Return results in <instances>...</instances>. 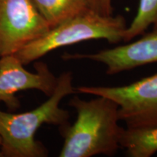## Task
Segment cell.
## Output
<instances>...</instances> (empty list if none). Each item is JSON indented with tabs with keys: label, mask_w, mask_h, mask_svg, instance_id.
<instances>
[{
	"label": "cell",
	"mask_w": 157,
	"mask_h": 157,
	"mask_svg": "<svg viewBox=\"0 0 157 157\" xmlns=\"http://www.w3.org/2000/svg\"><path fill=\"white\" fill-rule=\"evenodd\" d=\"M69 105L76 119L61 130L64 142L59 156L91 157L113 156L120 148L124 129L119 126V108L110 98L97 96L90 101L74 96Z\"/></svg>",
	"instance_id": "6da1fadb"
},
{
	"label": "cell",
	"mask_w": 157,
	"mask_h": 157,
	"mask_svg": "<svg viewBox=\"0 0 157 157\" xmlns=\"http://www.w3.org/2000/svg\"><path fill=\"white\" fill-rule=\"evenodd\" d=\"M75 93L73 74L63 72L57 79L52 95L42 105L21 113L0 110L1 150L7 157H44L48 152L42 143L35 139V134L44 124L56 125L60 131L68 125L69 112L60 106L65 97Z\"/></svg>",
	"instance_id": "7a4b0ae2"
},
{
	"label": "cell",
	"mask_w": 157,
	"mask_h": 157,
	"mask_svg": "<svg viewBox=\"0 0 157 157\" xmlns=\"http://www.w3.org/2000/svg\"><path fill=\"white\" fill-rule=\"evenodd\" d=\"M126 28V20L121 15L107 16L88 10L51 28L15 56L23 65H27L51 51L83 41L105 39L117 44L122 41Z\"/></svg>",
	"instance_id": "3957f363"
},
{
	"label": "cell",
	"mask_w": 157,
	"mask_h": 157,
	"mask_svg": "<svg viewBox=\"0 0 157 157\" xmlns=\"http://www.w3.org/2000/svg\"><path fill=\"white\" fill-rule=\"evenodd\" d=\"M78 93L110 98L117 104L119 121L129 129L157 127V73L119 87L81 86Z\"/></svg>",
	"instance_id": "277c9868"
},
{
	"label": "cell",
	"mask_w": 157,
	"mask_h": 157,
	"mask_svg": "<svg viewBox=\"0 0 157 157\" xmlns=\"http://www.w3.org/2000/svg\"><path fill=\"white\" fill-rule=\"evenodd\" d=\"M50 29L32 0H0V58L17 53Z\"/></svg>",
	"instance_id": "5b68a950"
},
{
	"label": "cell",
	"mask_w": 157,
	"mask_h": 157,
	"mask_svg": "<svg viewBox=\"0 0 157 157\" xmlns=\"http://www.w3.org/2000/svg\"><path fill=\"white\" fill-rule=\"evenodd\" d=\"M36 73L29 71L15 55L0 58V101L9 110L15 111L20 101L15 94L29 90H36L50 96L56 87L57 79L42 62L35 63Z\"/></svg>",
	"instance_id": "8992f818"
},
{
	"label": "cell",
	"mask_w": 157,
	"mask_h": 157,
	"mask_svg": "<svg viewBox=\"0 0 157 157\" xmlns=\"http://www.w3.org/2000/svg\"><path fill=\"white\" fill-rule=\"evenodd\" d=\"M65 60L87 59L101 63L109 75L119 74L139 66L157 63V29L129 44L101 50L95 53H64Z\"/></svg>",
	"instance_id": "52a82bcc"
},
{
	"label": "cell",
	"mask_w": 157,
	"mask_h": 157,
	"mask_svg": "<svg viewBox=\"0 0 157 157\" xmlns=\"http://www.w3.org/2000/svg\"><path fill=\"white\" fill-rule=\"evenodd\" d=\"M50 25L56 26L90 9V0H32Z\"/></svg>",
	"instance_id": "ba28073f"
},
{
	"label": "cell",
	"mask_w": 157,
	"mask_h": 157,
	"mask_svg": "<svg viewBox=\"0 0 157 157\" xmlns=\"http://www.w3.org/2000/svg\"><path fill=\"white\" fill-rule=\"evenodd\" d=\"M120 146L130 157H150L157 152V127L124 129Z\"/></svg>",
	"instance_id": "9c48e42d"
},
{
	"label": "cell",
	"mask_w": 157,
	"mask_h": 157,
	"mask_svg": "<svg viewBox=\"0 0 157 157\" xmlns=\"http://www.w3.org/2000/svg\"><path fill=\"white\" fill-rule=\"evenodd\" d=\"M151 25L157 29V0H140L137 14L125 29L122 41L129 42L144 34Z\"/></svg>",
	"instance_id": "30bf717a"
},
{
	"label": "cell",
	"mask_w": 157,
	"mask_h": 157,
	"mask_svg": "<svg viewBox=\"0 0 157 157\" xmlns=\"http://www.w3.org/2000/svg\"><path fill=\"white\" fill-rule=\"evenodd\" d=\"M90 9L103 15H112V0H90Z\"/></svg>",
	"instance_id": "8fae6325"
},
{
	"label": "cell",
	"mask_w": 157,
	"mask_h": 157,
	"mask_svg": "<svg viewBox=\"0 0 157 157\" xmlns=\"http://www.w3.org/2000/svg\"><path fill=\"white\" fill-rule=\"evenodd\" d=\"M2 142V137L0 136V148H1ZM2 156H2V152H1V150H0V157H2Z\"/></svg>",
	"instance_id": "7c38bea8"
}]
</instances>
